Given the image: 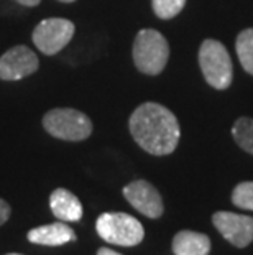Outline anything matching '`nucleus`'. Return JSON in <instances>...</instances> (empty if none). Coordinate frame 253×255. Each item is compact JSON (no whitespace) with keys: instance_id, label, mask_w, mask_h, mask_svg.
Wrapping results in <instances>:
<instances>
[{"instance_id":"1","label":"nucleus","mask_w":253,"mask_h":255,"mask_svg":"<svg viewBox=\"0 0 253 255\" xmlns=\"http://www.w3.org/2000/svg\"><path fill=\"white\" fill-rule=\"evenodd\" d=\"M128 128L140 148L155 156L173 153L181 138V127L176 116L158 102L140 104L132 112Z\"/></svg>"},{"instance_id":"2","label":"nucleus","mask_w":253,"mask_h":255,"mask_svg":"<svg viewBox=\"0 0 253 255\" xmlns=\"http://www.w3.org/2000/svg\"><path fill=\"white\" fill-rule=\"evenodd\" d=\"M132 58L140 73L147 76H158L163 73L169 59L168 40L158 30H140L133 40Z\"/></svg>"},{"instance_id":"3","label":"nucleus","mask_w":253,"mask_h":255,"mask_svg":"<svg viewBox=\"0 0 253 255\" xmlns=\"http://www.w3.org/2000/svg\"><path fill=\"white\" fill-rule=\"evenodd\" d=\"M199 66L204 79L215 91L230 88L234 78V66L230 55L222 43L214 38H207L199 48Z\"/></svg>"},{"instance_id":"4","label":"nucleus","mask_w":253,"mask_h":255,"mask_svg":"<svg viewBox=\"0 0 253 255\" xmlns=\"http://www.w3.org/2000/svg\"><path fill=\"white\" fill-rule=\"evenodd\" d=\"M43 128L55 138L83 142L90 137L94 126L84 112L71 107H56L43 116Z\"/></svg>"},{"instance_id":"5","label":"nucleus","mask_w":253,"mask_h":255,"mask_svg":"<svg viewBox=\"0 0 253 255\" xmlns=\"http://www.w3.org/2000/svg\"><path fill=\"white\" fill-rule=\"evenodd\" d=\"M95 231L105 242L120 247H135L145 237L142 222L127 213H104L95 221Z\"/></svg>"},{"instance_id":"6","label":"nucleus","mask_w":253,"mask_h":255,"mask_svg":"<svg viewBox=\"0 0 253 255\" xmlns=\"http://www.w3.org/2000/svg\"><path fill=\"white\" fill-rule=\"evenodd\" d=\"M76 26L68 18H46L35 26L31 40L43 55L53 56L64 50L73 40Z\"/></svg>"},{"instance_id":"7","label":"nucleus","mask_w":253,"mask_h":255,"mask_svg":"<svg viewBox=\"0 0 253 255\" xmlns=\"http://www.w3.org/2000/svg\"><path fill=\"white\" fill-rule=\"evenodd\" d=\"M212 224L220 232V236L234 247L245 249L253 242L252 216L230 213V211H217L212 216Z\"/></svg>"},{"instance_id":"8","label":"nucleus","mask_w":253,"mask_h":255,"mask_svg":"<svg viewBox=\"0 0 253 255\" xmlns=\"http://www.w3.org/2000/svg\"><path fill=\"white\" fill-rule=\"evenodd\" d=\"M40 59L28 46L18 45L10 48L0 56V79L18 81L38 71Z\"/></svg>"},{"instance_id":"9","label":"nucleus","mask_w":253,"mask_h":255,"mask_svg":"<svg viewBox=\"0 0 253 255\" xmlns=\"http://www.w3.org/2000/svg\"><path fill=\"white\" fill-rule=\"evenodd\" d=\"M123 196L138 213L150 219H158L165 213L160 191L147 180H135L123 188Z\"/></svg>"},{"instance_id":"10","label":"nucleus","mask_w":253,"mask_h":255,"mask_svg":"<svg viewBox=\"0 0 253 255\" xmlns=\"http://www.w3.org/2000/svg\"><path fill=\"white\" fill-rule=\"evenodd\" d=\"M26 239L33 244H38V246L58 247L76 241V232L66 222L61 221V222H53V224L35 227V229H31L26 234Z\"/></svg>"},{"instance_id":"11","label":"nucleus","mask_w":253,"mask_h":255,"mask_svg":"<svg viewBox=\"0 0 253 255\" xmlns=\"http://www.w3.org/2000/svg\"><path fill=\"white\" fill-rule=\"evenodd\" d=\"M53 214L63 222H79L83 219V204L79 198L66 188H58L50 196Z\"/></svg>"},{"instance_id":"12","label":"nucleus","mask_w":253,"mask_h":255,"mask_svg":"<svg viewBox=\"0 0 253 255\" xmlns=\"http://www.w3.org/2000/svg\"><path fill=\"white\" fill-rule=\"evenodd\" d=\"M174 255H209L211 254V239L202 232L179 231L173 239Z\"/></svg>"},{"instance_id":"13","label":"nucleus","mask_w":253,"mask_h":255,"mask_svg":"<svg viewBox=\"0 0 253 255\" xmlns=\"http://www.w3.org/2000/svg\"><path fill=\"white\" fill-rule=\"evenodd\" d=\"M235 50L242 68L253 76V28L240 31L235 41Z\"/></svg>"},{"instance_id":"14","label":"nucleus","mask_w":253,"mask_h":255,"mask_svg":"<svg viewBox=\"0 0 253 255\" xmlns=\"http://www.w3.org/2000/svg\"><path fill=\"white\" fill-rule=\"evenodd\" d=\"M232 137L235 143L253 156V119L239 117L232 127Z\"/></svg>"},{"instance_id":"15","label":"nucleus","mask_w":253,"mask_h":255,"mask_svg":"<svg viewBox=\"0 0 253 255\" xmlns=\"http://www.w3.org/2000/svg\"><path fill=\"white\" fill-rule=\"evenodd\" d=\"M187 0H152L153 12L161 20H171L177 17L186 7Z\"/></svg>"},{"instance_id":"16","label":"nucleus","mask_w":253,"mask_h":255,"mask_svg":"<svg viewBox=\"0 0 253 255\" xmlns=\"http://www.w3.org/2000/svg\"><path fill=\"white\" fill-rule=\"evenodd\" d=\"M232 203L239 209L253 211V181H242L234 188Z\"/></svg>"},{"instance_id":"17","label":"nucleus","mask_w":253,"mask_h":255,"mask_svg":"<svg viewBox=\"0 0 253 255\" xmlns=\"http://www.w3.org/2000/svg\"><path fill=\"white\" fill-rule=\"evenodd\" d=\"M10 214H12V209H10V204L7 203V201H3L2 198H0V226L5 224V222L8 221Z\"/></svg>"},{"instance_id":"18","label":"nucleus","mask_w":253,"mask_h":255,"mask_svg":"<svg viewBox=\"0 0 253 255\" xmlns=\"http://www.w3.org/2000/svg\"><path fill=\"white\" fill-rule=\"evenodd\" d=\"M15 2L23 5V7H36V5L41 3V0H15Z\"/></svg>"},{"instance_id":"19","label":"nucleus","mask_w":253,"mask_h":255,"mask_svg":"<svg viewBox=\"0 0 253 255\" xmlns=\"http://www.w3.org/2000/svg\"><path fill=\"white\" fill-rule=\"evenodd\" d=\"M97 255H122V254H118L115 251H112V249H107V247H102L97 251Z\"/></svg>"},{"instance_id":"20","label":"nucleus","mask_w":253,"mask_h":255,"mask_svg":"<svg viewBox=\"0 0 253 255\" xmlns=\"http://www.w3.org/2000/svg\"><path fill=\"white\" fill-rule=\"evenodd\" d=\"M59 2H63V3H73V2H76V0H59Z\"/></svg>"},{"instance_id":"21","label":"nucleus","mask_w":253,"mask_h":255,"mask_svg":"<svg viewBox=\"0 0 253 255\" xmlns=\"http://www.w3.org/2000/svg\"><path fill=\"white\" fill-rule=\"evenodd\" d=\"M8 255H20V254H8Z\"/></svg>"}]
</instances>
